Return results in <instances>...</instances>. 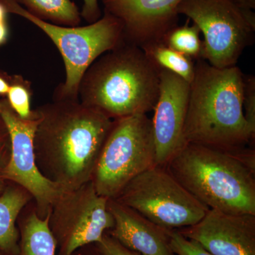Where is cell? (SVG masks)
I'll return each mask as SVG.
<instances>
[{
	"instance_id": "cell-18",
	"label": "cell",
	"mask_w": 255,
	"mask_h": 255,
	"mask_svg": "<svg viewBox=\"0 0 255 255\" xmlns=\"http://www.w3.org/2000/svg\"><path fill=\"white\" fill-rule=\"evenodd\" d=\"M141 48L159 70L175 74L189 84L192 82L195 74V63L189 57L169 48L163 42L151 43Z\"/></svg>"
},
{
	"instance_id": "cell-7",
	"label": "cell",
	"mask_w": 255,
	"mask_h": 255,
	"mask_svg": "<svg viewBox=\"0 0 255 255\" xmlns=\"http://www.w3.org/2000/svg\"><path fill=\"white\" fill-rule=\"evenodd\" d=\"M178 14L204 35L201 59L218 68L236 65L255 40V14L233 0H182Z\"/></svg>"
},
{
	"instance_id": "cell-4",
	"label": "cell",
	"mask_w": 255,
	"mask_h": 255,
	"mask_svg": "<svg viewBox=\"0 0 255 255\" xmlns=\"http://www.w3.org/2000/svg\"><path fill=\"white\" fill-rule=\"evenodd\" d=\"M160 70L140 47L124 42L99 57L79 84V100L114 119L155 108Z\"/></svg>"
},
{
	"instance_id": "cell-10",
	"label": "cell",
	"mask_w": 255,
	"mask_h": 255,
	"mask_svg": "<svg viewBox=\"0 0 255 255\" xmlns=\"http://www.w3.org/2000/svg\"><path fill=\"white\" fill-rule=\"evenodd\" d=\"M0 115L7 128L10 142L9 158L3 175L7 182L21 186L31 194L37 214L44 219L64 190L45 177L37 166L33 140L39 116L35 110L30 118H21L6 97L0 99Z\"/></svg>"
},
{
	"instance_id": "cell-21",
	"label": "cell",
	"mask_w": 255,
	"mask_h": 255,
	"mask_svg": "<svg viewBox=\"0 0 255 255\" xmlns=\"http://www.w3.org/2000/svg\"><path fill=\"white\" fill-rule=\"evenodd\" d=\"M169 246L175 255H214L194 240L183 236L177 230H168Z\"/></svg>"
},
{
	"instance_id": "cell-5",
	"label": "cell",
	"mask_w": 255,
	"mask_h": 255,
	"mask_svg": "<svg viewBox=\"0 0 255 255\" xmlns=\"http://www.w3.org/2000/svg\"><path fill=\"white\" fill-rule=\"evenodd\" d=\"M0 2L8 14L18 15L44 32L59 50L65 64V80L55 88V98L79 100V84L87 68L101 55L125 42L122 23L107 13L95 23L70 27L35 17L15 0Z\"/></svg>"
},
{
	"instance_id": "cell-2",
	"label": "cell",
	"mask_w": 255,
	"mask_h": 255,
	"mask_svg": "<svg viewBox=\"0 0 255 255\" xmlns=\"http://www.w3.org/2000/svg\"><path fill=\"white\" fill-rule=\"evenodd\" d=\"M244 74L196 60L190 83L184 137L187 142L228 151L246 148L255 137L243 113Z\"/></svg>"
},
{
	"instance_id": "cell-22",
	"label": "cell",
	"mask_w": 255,
	"mask_h": 255,
	"mask_svg": "<svg viewBox=\"0 0 255 255\" xmlns=\"http://www.w3.org/2000/svg\"><path fill=\"white\" fill-rule=\"evenodd\" d=\"M243 113L253 136L255 137V78L244 75Z\"/></svg>"
},
{
	"instance_id": "cell-8",
	"label": "cell",
	"mask_w": 255,
	"mask_h": 255,
	"mask_svg": "<svg viewBox=\"0 0 255 255\" xmlns=\"http://www.w3.org/2000/svg\"><path fill=\"white\" fill-rule=\"evenodd\" d=\"M114 199L168 230L194 226L209 210L191 195L165 166L157 164L133 178Z\"/></svg>"
},
{
	"instance_id": "cell-30",
	"label": "cell",
	"mask_w": 255,
	"mask_h": 255,
	"mask_svg": "<svg viewBox=\"0 0 255 255\" xmlns=\"http://www.w3.org/2000/svg\"><path fill=\"white\" fill-rule=\"evenodd\" d=\"M238 4L248 9H255V0H233Z\"/></svg>"
},
{
	"instance_id": "cell-24",
	"label": "cell",
	"mask_w": 255,
	"mask_h": 255,
	"mask_svg": "<svg viewBox=\"0 0 255 255\" xmlns=\"http://www.w3.org/2000/svg\"><path fill=\"white\" fill-rule=\"evenodd\" d=\"M84 4L80 15L87 23H93L102 16L98 0H83Z\"/></svg>"
},
{
	"instance_id": "cell-29",
	"label": "cell",
	"mask_w": 255,
	"mask_h": 255,
	"mask_svg": "<svg viewBox=\"0 0 255 255\" xmlns=\"http://www.w3.org/2000/svg\"><path fill=\"white\" fill-rule=\"evenodd\" d=\"M9 140V132L2 117L0 115V144Z\"/></svg>"
},
{
	"instance_id": "cell-16",
	"label": "cell",
	"mask_w": 255,
	"mask_h": 255,
	"mask_svg": "<svg viewBox=\"0 0 255 255\" xmlns=\"http://www.w3.org/2000/svg\"><path fill=\"white\" fill-rule=\"evenodd\" d=\"M32 201L33 197L27 190L12 182H9L0 196V248L8 255H17L18 219Z\"/></svg>"
},
{
	"instance_id": "cell-14",
	"label": "cell",
	"mask_w": 255,
	"mask_h": 255,
	"mask_svg": "<svg viewBox=\"0 0 255 255\" xmlns=\"http://www.w3.org/2000/svg\"><path fill=\"white\" fill-rule=\"evenodd\" d=\"M114 226L108 231L124 247L140 255H175L169 246L168 229L159 227L115 199H109Z\"/></svg>"
},
{
	"instance_id": "cell-13",
	"label": "cell",
	"mask_w": 255,
	"mask_h": 255,
	"mask_svg": "<svg viewBox=\"0 0 255 255\" xmlns=\"http://www.w3.org/2000/svg\"><path fill=\"white\" fill-rule=\"evenodd\" d=\"M214 255H255V215L209 209L199 222L177 229Z\"/></svg>"
},
{
	"instance_id": "cell-1",
	"label": "cell",
	"mask_w": 255,
	"mask_h": 255,
	"mask_svg": "<svg viewBox=\"0 0 255 255\" xmlns=\"http://www.w3.org/2000/svg\"><path fill=\"white\" fill-rule=\"evenodd\" d=\"M36 110L33 146L41 174L64 191L91 181L113 120L79 100L53 97Z\"/></svg>"
},
{
	"instance_id": "cell-31",
	"label": "cell",
	"mask_w": 255,
	"mask_h": 255,
	"mask_svg": "<svg viewBox=\"0 0 255 255\" xmlns=\"http://www.w3.org/2000/svg\"><path fill=\"white\" fill-rule=\"evenodd\" d=\"M8 12L4 5L0 2V22H4L6 21V16H7Z\"/></svg>"
},
{
	"instance_id": "cell-11",
	"label": "cell",
	"mask_w": 255,
	"mask_h": 255,
	"mask_svg": "<svg viewBox=\"0 0 255 255\" xmlns=\"http://www.w3.org/2000/svg\"><path fill=\"white\" fill-rule=\"evenodd\" d=\"M189 90V82L160 70L158 98L152 119L157 165L165 166L187 143L184 130Z\"/></svg>"
},
{
	"instance_id": "cell-32",
	"label": "cell",
	"mask_w": 255,
	"mask_h": 255,
	"mask_svg": "<svg viewBox=\"0 0 255 255\" xmlns=\"http://www.w3.org/2000/svg\"><path fill=\"white\" fill-rule=\"evenodd\" d=\"M0 255H8L1 248H0Z\"/></svg>"
},
{
	"instance_id": "cell-17",
	"label": "cell",
	"mask_w": 255,
	"mask_h": 255,
	"mask_svg": "<svg viewBox=\"0 0 255 255\" xmlns=\"http://www.w3.org/2000/svg\"><path fill=\"white\" fill-rule=\"evenodd\" d=\"M35 17L59 26H79L82 17L71 0H15Z\"/></svg>"
},
{
	"instance_id": "cell-9",
	"label": "cell",
	"mask_w": 255,
	"mask_h": 255,
	"mask_svg": "<svg viewBox=\"0 0 255 255\" xmlns=\"http://www.w3.org/2000/svg\"><path fill=\"white\" fill-rule=\"evenodd\" d=\"M109 199L100 196L92 181L63 191L48 212V225L56 244V255H73L98 243L114 226Z\"/></svg>"
},
{
	"instance_id": "cell-6",
	"label": "cell",
	"mask_w": 255,
	"mask_h": 255,
	"mask_svg": "<svg viewBox=\"0 0 255 255\" xmlns=\"http://www.w3.org/2000/svg\"><path fill=\"white\" fill-rule=\"evenodd\" d=\"M155 164L152 119L145 114L114 119L92 181L98 194L114 199L128 183Z\"/></svg>"
},
{
	"instance_id": "cell-25",
	"label": "cell",
	"mask_w": 255,
	"mask_h": 255,
	"mask_svg": "<svg viewBox=\"0 0 255 255\" xmlns=\"http://www.w3.org/2000/svg\"><path fill=\"white\" fill-rule=\"evenodd\" d=\"M10 155V142L7 141L0 144V196L6 190L9 182L4 179L3 172L9 160Z\"/></svg>"
},
{
	"instance_id": "cell-19",
	"label": "cell",
	"mask_w": 255,
	"mask_h": 255,
	"mask_svg": "<svg viewBox=\"0 0 255 255\" xmlns=\"http://www.w3.org/2000/svg\"><path fill=\"white\" fill-rule=\"evenodd\" d=\"M187 18V23L183 26L172 28L164 36L163 43L169 48L178 53L189 57L193 60L201 59L202 41L201 31L197 26Z\"/></svg>"
},
{
	"instance_id": "cell-3",
	"label": "cell",
	"mask_w": 255,
	"mask_h": 255,
	"mask_svg": "<svg viewBox=\"0 0 255 255\" xmlns=\"http://www.w3.org/2000/svg\"><path fill=\"white\" fill-rule=\"evenodd\" d=\"M171 174L209 209L255 215V154L187 142L165 164Z\"/></svg>"
},
{
	"instance_id": "cell-26",
	"label": "cell",
	"mask_w": 255,
	"mask_h": 255,
	"mask_svg": "<svg viewBox=\"0 0 255 255\" xmlns=\"http://www.w3.org/2000/svg\"><path fill=\"white\" fill-rule=\"evenodd\" d=\"M10 75L0 73V96L6 97L9 87Z\"/></svg>"
},
{
	"instance_id": "cell-20",
	"label": "cell",
	"mask_w": 255,
	"mask_h": 255,
	"mask_svg": "<svg viewBox=\"0 0 255 255\" xmlns=\"http://www.w3.org/2000/svg\"><path fill=\"white\" fill-rule=\"evenodd\" d=\"M6 99L10 107L23 119H28L33 114L31 108V83L20 75H11L9 87Z\"/></svg>"
},
{
	"instance_id": "cell-27",
	"label": "cell",
	"mask_w": 255,
	"mask_h": 255,
	"mask_svg": "<svg viewBox=\"0 0 255 255\" xmlns=\"http://www.w3.org/2000/svg\"><path fill=\"white\" fill-rule=\"evenodd\" d=\"M73 255H101L97 250L96 249L95 245H89L80 248L75 252Z\"/></svg>"
},
{
	"instance_id": "cell-15",
	"label": "cell",
	"mask_w": 255,
	"mask_h": 255,
	"mask_svg": "<svg viewBox=\"0 0 255 255\" xmlns=\"http://www.w3.org/2000/svg\"><path fill=\"white\" fill-rule=\"evenodd\" d=\"M32 201L21 211L17 221L19 241L17 255H56V244L48 225L37 214Z\"/></svg>"
},
{
	"instance_id": "cell-28",
	"label": "cell",
	"mask_w": 255,
	"mask_h": 255,
	"mask_svg": "<svg viewBox=\"0 0 255 255\" xmlns=\"http://www.w3.org/2000/svg\"><path fill=\"white\" fill-rule=\"evenodd\" d=\"M9 36V28L6 21L0 22V47L6 43Z\"/></svg>"
},
{
	"instance_id": "cell-12",
	"label": "cell",
	"mask_w": 255,
	"mask_h": 255,
	"mask_svg": "<svg viewBox=\"0 0 255 255\" xmlns=\"http://www.w3.org/2000/svg\"><path fill=\"white\" fill-rule=\"evenodd\" d=\"M104 12L122 23L126 42L142 47L163 42L179 21L182 0H101Z\"/></svg>"
},
{
	"instance_id": "cell-23",
	"label": "cell",
	"mask_w": 255,
	"mask_h": 255,
	"mask_svg": "<svg viewBox=\"0 0 255 255\" xmlns=\"http://www.w3.org/2000/svg\"><path fill=\"white\" fill-rule=\"evenodd\" d=\"M94 245L101 255H140L128 249L107 232L100 242Z\"/></svg>"
}]
</instances>
